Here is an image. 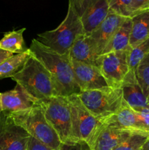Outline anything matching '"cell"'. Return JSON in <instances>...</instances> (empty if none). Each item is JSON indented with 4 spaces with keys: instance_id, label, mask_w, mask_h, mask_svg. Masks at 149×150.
<instances>
[{
    "instance_id": "obj_1",
    "label": "cell",
    "mask_w": 149,
    "mask_h": 150,
    "mask_svg": "<svg viewBox=\"0 0 149 150\" xmlns=\"http://www.w3.org/2000/svg\"><path fill=\"white\" fill-rule=\"evenodd\" d=\"M34 56L51 73L56 83L59 96L68 97L81 92L74 79L68 54H58L33 39L29 47Z\"/></svg>"
},
{
    "instance_id": "obj_2",
    "label": "cell",
    "mask_w": 149,
    "mask_h": 150,
    "mask_svg": "<svg viewBox=\"0 0 149 150\" xmlns=\"http://www.w3.org/2000/svg\"><path fill=\"white\" fill-rule=\"evenodd\" d=\"M12 79L38 102L59 96L52 75L32 54Z\"/></svg>"
},
{
    "instance_id": "obj_3",
    "label": "cell",
    "mask_w": 149,
    "mask_h": 150,
    "mask_svg": "<svg viewBox=\"0 0 149 150\" xmlns=\"http://www.w3.org/2000/svg\"><path fill=\"white\" fill-rule=\"evenodd\" d=\"M8 115L17 125L24 129L30 136L53 150L59 149L62 143L56 132L47 121L40 104Z\"/></svg>"
},
{
    "instance_id": "obj_4",
    "label": "cell",
    "mask_w": 149,
    "mask_h": 150,
    "mask_svg": "<svg viewBox=\"0 0 149 150\" xmlns=\"http://www.w3.org/2000/svg\"><path fill=\"white\" fill-rule=\"evenodd\" d=\"M83 34L85 33L81 21L69 2L67 16L61 24L53 30L38 34L37 40L49 49L64 55L69 54L76 38Z\"/></svg>"
},
{
    "instance_id": "obj_5",
    "label": "cell",
    "mask_w": 149,
    "mask_h": 150,
    "mask_svg": "<svg viewBox=\"0 0 149 150\" xmlns=\"http://www.w3.org/2000/svg\"><path fill=\"white\" fill-rule=\"evenodd\" d=\"M77 95L89 111L99 120L116 112L124 100L121 86L83 91Z\"/></svg>"
},
{
    "instance_id": "obj_6",
    "label": "cell",
    "mask_w": 149,
    "mask_h": 150,
    "mask_svg": "<svg viewBox=\"0 0 149 150\" xmlns=\"http://www.w3.org/2000/svg\"><path fill=\"white\" fill-rule=\"evenodd\" d=\"M45 117L55 130L61 143L75 142L72 133L71 111L67 97L56 96L39 102Z\"/></svg>"
},
{
    "instance_id": "obj_7",
    "label": "cell",
    "mask_w": 149,
    "mask_h": 150,
    "mask_svg": "<svg viewBox=\"0 0 149 150\" xmlns=\"http://www.w3.org/2000/svg\"><path fill=\"white\" fill-rule=\"evenodd\" d=\"M72 117V133L75 142L87 144L96 126L100 122L84 104L77 95L67 97Z\"/></svg>"
},
{
    "instance_id": "obj_8",
    "label": "cell",
    "mask_w": 149,
    "mask_h": 150,
    "mask_svg": "<svg viewBox=\"0 0 149 150\" xmlns=\"http://www.w3.org/2000/svg\"><path fill=\"white\" fill-rule=\"evenodd\" d=\"M89 35L106 18L110 12L107 0H69Z\"/></svg>"
},
{
    "instance_id": "obj_9",
    "label": "cell",
    "mask_w": 149,
    "mask_h": 150,
    "mask_svg": "<svg viewBox=\"0 0 149 150\" xmlns=\"http://www.w3.org/2000/svg\"><path fill=\"white\" fill-rule=\"evenodd\" d=\"M129 51H114L99 56L96 67L111 87H120L129 71L128 64Z\"/></svg>"
},
{
    "instance_id": "obj_10",
    "label": "cell",
    "mask_w": 149,
    "mask_h": 150,
    "mask_svg": "<svg viewBox=\"0 0 149 150\" xmlns=\"http://www.w3.org/2000/svg\"><path fill=\"white\" fill-rule=\"evenodd\" d=\"M134 132L111 127L100 122L87 142L89 150H113Z\"/></svg>"
},
{
    "instance_id": "obj_11",
    "label": "cell",
    "mask_w": 149,
    "mask_h": 150,
    "mask_svg": "<svg viewBox=\"0 0 149 150\" xmlns=\"http://www.w3.org/2000/svg\"><path fill=\"white\" fill-rule=\"evenodd\" d=\"M30 137L8 114L0 113V150H27Z\"/></svg>"
},
{
    "instance_id": "obj_12",
    "label": "cell",
    "mask_w": 149,
    "mask_h": 150,
    "mask_svg": "<svg viewBox=\"0 0 149 150\" xmlns=\"http://www.w3.org/2000/svg\"><path fill=\"white\" fill-rule=\"evenodd\" d=\"M74 79L81 92L108 87V83L96 66L71 60Z\"/></svg>"
},
{
    "instance_id": "obj_13",
    "label": "cell",
    "mask_w": 149,
    "mask_h": 150,
    "mask_svg": "<svg viewBox=\"0 0 149 150\" xmlns=\"http://www.w3.org/2000/svg\"><path fill=\"white\" fill-rule=\"evenodd\" d=\"M126 18H127L115 14L110 10L106 18L89 35L96 45V51L99 55L102 54L105 47Z\"/></svg>"
},
{
    "instance_id": "obj_14",
    "label": "cell",
    "mask_w": 149,
    "mask_h": 150,
    "mask_svg": "<svg viewBox=\"0 0 149 150\" xmlns=\"http://www.w3.org/2000/svg\"><path fill=\"white\" fill-rule=\"evenodd\" d=\"M1 102L2 112L7 114L24 111L39 104L18 84L12 90L1 93Z\"/></svg>"
},
{
    "instance_id": "obj_15",
    "label": "cell",
    "mask_w": 149,
    "mask_h": 150,
    "mask_svg": "<svg viewBox=\"0 0 149 150\" xmlns=\"http://www.w3.org/2000/svg\"><path fill=\"white\" fill-rule=\"evenodd\" d=\"M123 98L134 111L149 107L148 98L143 93L136 78L134 70H129L121 84Z\"/></svg>"
},
{
    "instance_id": "obj_16",
    "label": "cell",
    "mask_w": 149,
    "mask_h": 150,
    "mask_svg": "<svg viewBox=\"0 0 149 150\" xmlns=\"http://www.w3.org/2000/svg\"><path fill=\"white\" fill-rule=\"evenodd\" d=\"M71 60L96 66L99 54L96 45L89 35L83 34L76 38L69 52Z\"/></svg>"
},
{
    "instance_id": "obj_17",
    "label": "cell",
    "mask_w": 149,
    "mask_h": 150,
    "mask_svg": "<svg viewBox=\"0 0 149 150\" xmlns=\"http://www.w3.org/2000/svg\"><path fill=\"white\" fill-rule=\"evenodd\" d=\"M99 121L104 124L118 129L141 132L139 128L135 111L126 103L125 100H124L122 105L116 112L102 119Z\"/></svg>"
},
{
    "instance_id": "obj_18",
    "label": "cell",
    "mask_w": 149,
    "mask_h": 150,
    "mask_svg": "<svg viewBox=\"0 0 149 150\" xmlns=\"http://www.w3.org/2000/svg\"><path fill=\"white\" fill-rule=\"evenodd\" d=\"M131 18H127L110 42L105 47L102 54L114 51H129L131 49L129 45L130 34L131 29Z\"/></svg>"
},
{
    "instance_id": "obj_19",
    "label": "cell",
    "mask_w": 149,
    "mask_h": 150,
    "mask_svg": "<svg viewBox=\"0 0 149 150\" xmlns=\"http://www.w3.org/2000/svg\"><path fill=\"white\" fill-rule=\"evenodd\" d=\"M129 45L132 48L140 45L149 38V11L133 16Z\"/></svg>"
},
{
    "instance_id": "obj_20",
    "label": "cell",
    "mask_w": 149,
    "mask_h": 150,
    "mask_svg": "<svg viewBox=\"0 0 149 150\" xmlns=\"http://www.w3.org/2000/svg\"><path fill=\"white\" fill-rule=\"evenodd\" d=\"M26 28L7 32L0 40V48L13 54H22L29 50L23 39V32Z\"/></svg>"
},
{
    "instance_id": "obj_21",
    "label": "cell",
    "mask_w": 149,
    "mask_h": 150,
    "mask_svg": "<svg viewBox=\"0 0 149 150\" xmlns=\"http://www.w3.org/2000/svg\"><path fill=\"white\" fill-rule=\"evenodd\" d=\"M32 56L30 49L22 54H15L0 64V79L12 78L21 70L28 59Z\"/></svg>"
},
{
    "instance_id": "obj_22",
    "label": "cell",
    "mask_w": 149,
    "mask_h": 150,
    "mask_svg": "<svg viewBox=\"0 0 149 150\" xmlns=\"http://www.w3.org/2000/svg\"><path fill=\"white\" fill-rule=\"evenodd\" d=\"M134 73L143 93L148 98L149 96V54L140 61Z\"/></svg>"
},
{
    "instance_id": "obj_23",
    "label": "cell",
    "mask_w": 149,
    "mask_h": 150,
    "mask_svg": "<svg viewBox=\"0 0 149 150\" xmlns=\"http://www.w3.org/2000/svg\"><path fill=\"white\" fill-rule=\"evenodd\" d=\"M148 137L149 134L147 133L134 132L113 150H140Z\"/></svg>"
},
{
    "instance_id": "obj_24",
    "label": "cell",
    "mask_w": 149,
    "mask_h": 150,
    "mask_svg": "<svg viewBox=\"0 0 149 150\" xmlns=\"http://www.w3.org/2000/svg\"><path fill=\"white\" fill-rule=\"evenodd\" d=\"M148 54H149V38L140 45L129 50L128 54V64L129 70H135L140 61Z\"/></svg>"
},
{
    "instance_id": "obj_25",
    "label": "cell",
    "mask_w": 149,
    "mask_h": 150,
    "mask_svg": "<svg viewBox=\"0 0 149 150\" xmlns=\"http://www.w3.org/2000/svg\"><path fill=\"white\" fill-rule=\"evenodd\" d=\"M110 10L125 18H131L133 0H107Z\"/></svg>"
},
{
    "instance_id": "obj_26",
    "label": "cell",
    "mask_w": 149,
    "mask_h": 150,
    "mask_svg": "<svg viewBox=\"0 0 149 150\" xmlns=\"http://www.w3.org/2000/svg\"><path fill=\"white\" fill-rule=\"evenodd\" d=\"M134 111L137 116V122L140 131L149 134V107Z\"/></svg>"
},
{
    "instance_id": "obj_27",
    "label": "cell",
    "mask_w": 149,
    "mask_h": 150,
    "mask_svg": "<svg viewBox=\"0 0 149 150\" xmlns=\"http://www.w3.org/2000/svg\"><path fill=\"white\" fill-rule=\"evenodd\" d=\"M146 11H149V0H133L131 18Z\"/></svg>"
},
{
    "instance_id": "obj_28",
    "label": "cell",
    "mask_w": 149,
    "mask_h": 150,
    "mask_svg": "<svg viewBox=\"0 0 149 150\" xmlns=\"http://www.w3.org/2000/svg\"><path fill=\"white\" fill-rule=\"evenodd\" d=\"M58 150H89V146L83 142L62 143Z\"/></svg>"
},
{
    "instance_id": "obj_29",
    "label": "cell",
    "mask_w": 149,
    "mask_h": 150,
    "mask_svg": "<svg viewBox=\"0 0 149 150\" xmlns=\"http://www.w3.org/2000/svg\"><path fill=\"white\" fill-rule=\"evenodd\" d=\"M27 150H53L40 142L31 136L28 143Z\"/></svg>"
},
{
    "instance_id": "obj_30",
    "label": "cell",
    "mask_w": 149,
    "mask_h": 150,
    "mask_svg": "<svg viewBox=\"0 0 149 150\" xmlns=\"http://www.w3.org/2000/svg\"><path fill=\"white\" fill-rule=\"evenodd\" d=\"M13 55H14V54H13V53L0 48V64L4 62L5 60H7V59L13 57Z\"/></svg>"
},
{
    "instance_id": "obj_31",
    "label": "cell",
    "mask_w": 149,
    "mask_h": 150,
    "mask_svg": "<svg viewBox=\"0 0 149 150\" xmlns=\"http://www.w3.org/2000/svg\"><path fill=\"white\" fill-rule=\"evenodd\" d=\"M142 150H149V137L148 140L146 141L145 143V144L143 145Z\"/></svg>"
},
{
    "instance_id": "obj_32",
    "label": "cell",
    "mask_w": 149,
    "mask_h": 150,
    "mask_svg": "<svg viewBox=\"0 0 149 150\" xmlns=\"http://www.w3.org/2000/svg\"><path fill=\"white\" fill-rule=\"evenodd\" d=\"M2 111V108H1V93H0V113Z\"/></svg>"
},
{
    "instance_id": "obj_33",
    "label": "cell",
    "mask_w": 149,
    "mask_h": 150,
    "mask_svg": "<svg viewBox=\"0 0 149 150\" xmlns=\"http://www.w3.org/2000/svg\"><path fill=\"white\" fill-rule=\"evenodd\" d=\"M148 103H149V96H148Z\"/></svg>"
},
{
    "instance_id": "obj_34",
    "label": "cell",
    "mask_w": 149,
    "mask_h": 150,
    "mask_svg": "<svg viewBox=\"0 0 149 150\" xmlns=\"http://www.w3.org/2000/svg\"><path fill=\"white\" fill-rule=\"evenodd\" d=\"M140 150H142V149H140Z\"/></svg>"
}]
</instances>
